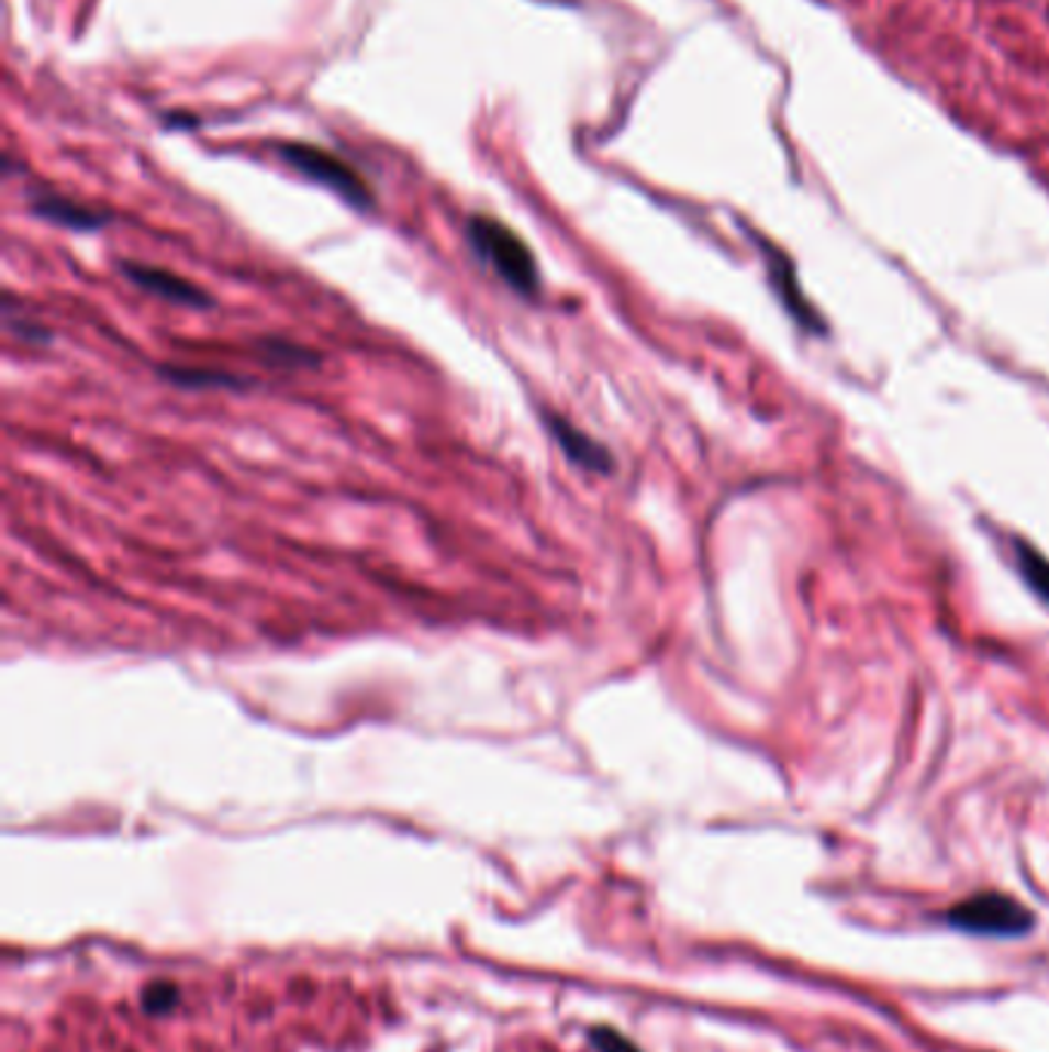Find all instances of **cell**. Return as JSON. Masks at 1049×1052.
<instances>
[{
  "label": "cell",
  "instance_id": "obj_6",
  "mask_svg": "<svg viewBox=\"0 0 1049 1052\" xmlns=\"http://www.w3.org/2000/svg\"><path fill=\"white\" fill-rule=\"evenodd\" d=\"M34 213L41 215V219H47V222H56V225H65V229L75 231L102 229V225L109 222L102 213H96V210L83 207V203H75V200L59 198V195H41V198L34 200Z\"/></svg>",
  "mask_w": 1049,
  "mask_h": 1052
},
{
  "label": "cell",
  "instance_id": "obj_8",
  "mask_svg": "<svg viewBox=\"0 0 1049 1052\" xmlns=\"http://www.w3.org/2000/svg\"><path fill=\"white\" fill-rule=\"evenodd\" d=\"M263 348L268 351V357H271L275 364H287V366L317 364V354H314V351L299 348V345H293V342H283V339H265Z\"/></svg>",
  "mask_w": 1049,
  "mask_h": 1052
},
{
  "label": "cell",
  "instance_id": "obj_3",
  "mask_svg": "<svg viewBox=\"0 0 1049 1052\" xmlns=\"http://www.w3.org/2000/svg\"><path fill=\"white\" fill-rule=\"evenodd\" d=\"M955 927L972 932H991V935H1018L1031 927V915L1016 905L1013 899L1003 896H979V899L963 901L951 915Z\"/></svg>",
  "mask_w": 1049,
  "mask_h": 1052
},
{
  "label": "cell",
  "instance_id": "obj_2",
  "mask_svg": "<svg viewBox=\"0 0 1049 1052\" xmlns=\"http://www.w3.org/2000/svg\"><path fill=\"white\" fill-rule=\"evenodd\" d=\"M278 154L295 173H302V176H309L311 182L330 188L345 203H351L357 210H370L372 207L370 182L348 160H342L339 154L326 152L321 145H309V142H283V145H278Z\"/></svg>",
  "mask_w": 1049,
  "mask_h": 1052
},
{
  "label": "cell",
  "instance_id": "obj_9",
  "mask_svg": "<svg viewBox=\"0 0 1049 1052\" xmlns=\"http://www.w3.org/2000/svg\"><path fill=\"white\" fill-rule=\"evenodd\" d=\"M176 1000H179V992L172 985H164V982H157V985L142 992V1004L152 1016H167L176 1007Z\"/></svg>",
  "mask_w": 1049,
  "mask_h": 1052
},
{
  "label": "cell",
  "instance_id": "obj_4",
  "mask_svg": "<svg viewBox=\"0 0 1049 1052\" xmlns=\"http://www.w3.org/2000/svg\"><path fill=\"white\" fill-rule=\"evenodd\" d=\"M121 272H124L126 280H130V284H136L140 290L152 292V296L164 299V302H172V306H191V308L213 306V299H210L201 287H194L191 280H186L182 275H176V272H170V268L142 265V262H124V265H121Z\"/></svg>",
  "mask_w": 1049,
  "mask_h": 1052
},
{
  "label": "cell",
  "instance_id": "obj_10",
  "mask_svg": "<svg viewBox=\"0 0 1049 1052\" xmlns=\"http://www.w3.org/2000/svg\"><path fill=\"white\" fill-rule=\"evenodd\" d=\"M591 1043L601 1052H637L628 1040L618 1038L616 1031H606V1028H598V1031L591 1034Z\"/></svg>",
  "mask_w": 1049,
  "mask_h": 1052
},
{
  "label": "cell",
  "instance_id": "obj_7",
  "mask_svg": "<svg viewBox=\"0 0 1049 1052\" xmlns=\"http://www.w3.org/2000/svg\"><path fill=\"white\" fill-rule=\"evenodd\" d=\"M164 376L179 388H244V381L213 366H164Z\"/></svg>",
  "mask_w": 1049,
  "mask_h": 1052
},
{
  "label": "cell",
  "instance_id": "obj_1",
  "mask_svg": "<svg viewBox=\"0 0 1049 1052\" xmlns=\"http://www.w3.org/2000/svg\"><path fill=\"white\" fill-rule=\"evenodd\" d=\"M468 241L480 259L487 262L511 290L524 292V296L539 292V268L533 259V250L509 225H502L499 219H490V215H475L468 222Z\"/></svg>",
  "mask_w": 1049,
  "mask_h": 1052
},
{
  "label": "cell",
  "instance_id": "obj_5",
  "mask_svg": "<svg viewBox=\"0 0 1049 1052\" xmlns=\"http://www.w3.org/2000/svg\"><path fill=\"white\" fill-rule=\"evenodd\" d=\"M545 422H548V431H551L557 446L563 450V456L570 458L572 465H579V468H585V472L601 474L613 468L610 453H606L591 434H585V431H579V428L572 425L570 419H563V416H557V412H545Z\"/></svg>",
  "mask_w": 1049,
  "mask_h": 1052
}]
</instances>
